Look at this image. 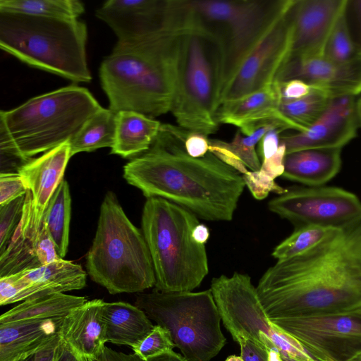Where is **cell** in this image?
<instances>
[{"label": "cell", "mask_w": 361, "mask_h": 361, "mask_svg": "<svg viewBox=\"0 0 361 361\" xmlns=\"http://www.w3.org/2000/svg\"><path fill=\"white\" fill-rule=\"evenodd\" d=\"M174 347L169 332L157 324L142 341L131 348L133 353L145 361L149 357L173 350Z\"/></svg>", "instance_id": "8d00e7d4"}, {"label": "cell", "mask_w": 361, "mask_h": 361, "mask_svg": "<svg viewBox=\"0 0 361 361\" xmlns=\"http://www.w3.org/2000/svg\"><path fill=\"white\" fill-rule=\"evenodd\" d=\"M57 345L50 347L36 354L30 359H29L27 361H53L55 349Z\"/></svg>", "instance_id": "f5cc1de1"}, {"label": "cell", "mask_w": 361, "mask_h": 361, "mask_svg": "<svg viewBox=\"0 0 361 361\" xmlns=\"http://www.w3.org/2000/svg\"><path fill=\"white\" fill-rule=\"evenodd\" d=\"M95 15L109 25L120 43L174 31L171 0H109Z\"/></svg>", "instance_id": "9a60e30c"}, {"label": "cell", "mask_w": 361, "mask_h": 361, "mask_svg": "<svg viewBox=\"0 0 361 361\" xmlns=\"http://www.w3.org/2000/svg\"><path fill=\"white\" fill-rule=\"evenodd\" d=\"M353 10L356 16L357 23V38L355 42L361 52V0L349 1Z\"/></svg>", "instance_id": "816d5d0a"}, {"label": "cell", "mask_w": 361, "mask_h": 361, "mask_svg": "<svg viewBox=\"0 0 361 361\" xmlns=\"http://www.w3.org/2000/svg\"><path fill=\"white\" fill-rule=\"evenodd\" d=\"M269 209L296 227L314 225L340 228L361 215V201L337 187H295L268 203Z\"/></svg>", "instance_id": "4fadbf2b"}, {"label": "cell", "mask_w": 361, "mask_h": 361, "mask_svg": "<svg viewBox=\"0 0 361 361\" xmlns=\"http://www.w3.org/2000/svg\"><path fill=\"white\" fill-rule=\"evenodd\" d=\"M331 97L324 92L312 88L310 92L296 100L282 101L279 110L292 123L298 132L310 127L322 114Z\"/></svg>", "instance_id": "1f68e13d"}, {"label": "cell", "mask_w": 361, "mask_h": 361, "mask_svg": "<svg viewBox=\"0 0 361 361\" xmlns=\"http://www.w3.org/2000/svg\"><path fill=\"white\" fill-rule=\"evenodd\" d=\"M117 112L101 107L70 140L71 157L82 152L111 147L115 140Z\"/></svg>", "instance_id": "f1b7e54d"}, {"label": "cell", "mask_w": 361, "mask_h": 361, "mask_svg": "<svg viewBox=\"0 0 361 361\" xmlns=\"http://www.w3.org/2000/svg\"><path fill=\"white\" fill-rule=\"evenodd\" d=\"M1 173H18L31 159L23 157L16 148L7 132L0 128Z\"/></svg>", "instance_id": "74e56055"}, {"label": "cell", "mask_w": 361, "mask_h": 361, "mask_svg": "<svg viewBox=\"0 0 361 361\" xmlns=\"http://www.w3.org/2000/svg\"><path fill=\"white\" fill-rule=\"evenodd\" d=\"M208 136L198 132L184 129L183 143L186 152L194 158L204 157L209 151Z\"/></svg>", "instance_id": "b9f144b4"}, {"label": "cell", "mask_w": 361, "mask_h": 361, "mask_svg": "<svg viewBox=\"0 0 361 361\" xmlns=\"http://www.w3.org/2000/svg\"><path fill=\"white\" fill-rule=\"evenodd\" d=\"M347 0H293L290 8L292 39L288 58L323 56L329 35Z\"/></svg>", "instance_id": "ac0fdd59"}, {"label": "cell", "mask_w": 361, "mask_h": 361, "mask_svg": "<svg viewBox=\"0 0 361 361\" xmlns=\"http://www.w3.org/2000/svg\"><path fill=\"white\" fill-rule=\"evenodd\" d=\"M135 305L166 329L188 361H210L226 343L211 289L199 292L139 293Z\"/></svg>", "instance_id": "9c48e42d"}, {"label": "cell", "mask_w": 361, "mask_h": 361, "mask_svg": "<svg viewBox=\"0 0 361 361\" xmlns=\"http://www.w3.org/2000/svg\"><path fill=\"white\" fill-rule=\"evenodd\" d=\"M82 296L57 293L23 301L0 317V324L12 322L64 317L84 304Z\"/></svg>", "instance_id": "83f0119b"}, {"label": "cell", "mask_w": 361, "mask_h": 361, "mask_svg": "<svg viewBox=\"0 0 361 361\" xmlns=\"http://www.w3.org/2000/svg\"><path fill=\"white\" fill-rule=\"evenodd\" d=\"M273 128H279V126L270 125L264 126L249 136L244 135L239 130L236 132L233 139L230 142L223 141L224 145L231 151L243 164L252 171L260 169L261 163L257 157L255 145L261 140L263 136Z\"/></svg>", "instance_id": "e575fe53"}, {"label": "cell", "mask_w": 361, "mask_h": 361, "mask_svg": "<svg viewBox=\"0 0 361 361\" xmlns=\"http://www.w3.org/2000/svg\"><path fill=\"white\" fill-rule=\"evenodd\" d=\"M0 11L56 20H76L85 12L78 0H0Z\"/></svg>", "instance_id": "4dcf8cb0"}, {"label": "cell", "mask_w": 361, "mask_h": 361, "mask_svg": "<svg viewBox=\"0 0 361 361\" xmlns=\"http://www.w3.org/2000/svg\"><path fill=\"white\" fill-rule=\"evenodd\" d=\"M102 106L85 87L70 85L0 111V128L27 159L70 141Z\"/></svg>", "instance_id": "ba28073f"}, {"label": "cell", "mask_w": 361, "mask_h": 361, "mask_svg": "<svg viewBox=\"0 0 361 361\" xmlns=\"http://www.w3.org/2000/svg\"><path fill=\"white\" fill-rule=\"evenodd\" d=\"M183 133L161 124L149 149L124 166V178L147 198L165 199L203 220L231 221L245 186L243 176L210 152L188 155Z\"/></svg>", "instance_id": "7a4b0ae2"}, {"label": "cell", "mask_w": 361, "mask_h": 361, "mask_svg": "<svg viewBox=\"0 0 361 361\" xmlns=\"http://www.w3.org/2000/svg\"><path fill=\"white\" fill-rule=\"evenodd\" d=\"M176 32V78L171 111L178 126L207 136L216 133L224 82L217 39L187 18Z\"/></svg>", "instance_id": "277c9868"}, {"label": "cell", "mask_w": 361, "mask_h": 361, "mask_svg": "<svg viewBox=\"0 0 361 361\" xmlns=\"http://www.w3.org/2000/svg\"><path fill=\"white\" fill-rule=\"evenodd\" d=\"M39 229L35 222L32 195L28 190L20 223L6 250L0 254V278L41 267L35 251Z\"/></svg>", "instance_id": "d4e9b609"}, {"label": "cell", "mask_w": 361, "mask_h": 361, "mask_svg": "<svg viewBox=\"0 0 361 361\" xmlns=\"http://www.w3.org/2000/svg\"><path fill=\"white\" fill-rule=\"evenodd\" d=\"M102 317L106 342L131 348L153 329L150 319L137 307L125 302L104 303Z\"/></svg>", "instance_id": "484cf974"}, {"label": "cell", "mask_w": 361, "mask_h": 361, "mask_svg": "<svg viewBox=\"0 0 361 361\" xmlns=\"http://www.w3.org/2000/svg\"><path fill=\"white\" fill-rule=\"evenodd\" d=\"M282 131L279 128H273L261 139L259 150L262 160L269 159L276 153L280 146V133Z\"/></svg>", "instance_id": "bcb514c9"}, {"label": "cell", "mask_w": 361, "mask_h": 361, "mask_svg": "<svg viewBox=\"0 0 361 361\" xmlns=\"http://www.w3.org/2000/svg\"><path fill=\"white\" fill-rule=\"evenodd\" d=\"M161 123L132 111L117 112L115 140L111 153L123 158H135L149 149Z\"/></svg>", "instance_id": "4316f807"}, {"label": "cell", "mask_w": 361, "mask_h": 361, "mask_svg": "<svg viewBox=\"0 0 361 361\" xmlns=\"http://www.w3.org/2000/svg\"><path fill=\"white\" fill-rule=\"evenodd\" d=\"M341 149H307L286 154L283 177L307 186H322L341 167Z\"/></svg>", "instance_id": "cb8c5ba5"}, {"label": "cell", "mask_w": 361, "mask_h": 361, "mask_svg": "<svg viewBox=\"0 0 361 361\" xmlns=\"http://www.w3.org/2000/svg\"><path fill=\"white\" fill-rule=\"evenodd\" d=\"M346 12L347 9L335 23L328 38L323 55L326 59L338 63L349 61L361 55L355 39L351 35Z\"/></svg>", "instance_id": "836d02e7"}, {"label": "cell", "mask_w": 361, "mask_h": 361, "mask_svg": "<svg viewBox=\"0 0 361 361\" xmlns=\"http://www.w3.org/2000/svg\"><path fill=\"white\" fill-rule=\"evenodd\" d=\"M281 102L293 101L307 95L312 87L302 80L293 79L279 82Z\"/></svg>", "instance_id": "f6af8a7d"}, {"label": "cell", "mask_w": 361, "mask_h": 361, "mask_svg": "<svg viewBox=\"0 0 361 361\" xmlns=\"http://www.w3.org/2000/svg\"><path fill=\"white\" fill-rule=\"evenodd\" d=\"M298 79L331 98L361 93V55L349 61L338 63L324 56L290 58L279 70V82Z\"/></svg>", "instance_id": "d6986e66"}, {"label": "cell", "mask_w": 361, "mask_h": 361, "mask_svg": "<svg viewBox=\"0 0 361 361\" xmlns=\"http://www.w3.org/2000/svg\"><path fill=\"white\" fill-rule=\"evenodd\" d=\"M359 127L355 97H334L310 127L281 136L280 142L286 154L307 149H342L356 136Z\"/></svg>", "instance_id": "e0dca14e"}, {"label": "cell", "mask_w": 361, "mask_h": 361, "mask_svg": "<svg viewBox=\"0 0 361 361\" xmlns=\"http://www.w3.org/2000/svg\"><path fill=\"white\" fill-rule=\"evenodd\" d=\"M280 84L277 81L240 99L220 105L216 120L219 123L235 126L246 136L266 126H277L284 130L294 125L281 113Z\"/></svg>", "instance_id": "ffe728a7"}, {"label": "cell", "mask_w": 361, "mask_h": 361, "mask_svg": "<svg viewBox=\"0 0 361 361\" xmlns=\"http://www.w3.org/2000/svg\"><path fill=\"white\" fill-rule=\"evenodd\" d=\"M286 156V146L280 142V146L276 153L269 159L262 160L259 170L271 179L275 180L277 177L283 174Z\"/></svg>", "instance_id": "7bdbcfd3"}, {"label": "cell", "mask_w": 361, "mask_h": 361, "mask_svg": "<svg viewBox=\"0 0 361 361\" xmlns=\"http://www.w3.org/2000/svg\"><path fill=\"white\" fill-rule=\"evenodd\" d=\"M292 1L183 0L187 18L211 32L221 45L223 88Z\"/></svg>", "instance_id": "30bf717a"}, {"label": "cell", "mask_w": 361, "mask_h": 361, "mask_svg": "<svg viewBox=\"0 0 361 361\" xmlns=\"http://www.w3.org/2000/svg\"><path fill=\"white\" fill-rule=\"evenodd\" d=\"M176 32L117 42L99 68L109 109L154 118L171 111L176 78Z\"/></svg>", "instance_id": "3957f363"}, {"label": "cell", "mask_w": 361, "mask_h": 361, "mask_svg": "<svg viewBox=\"0 0 361 361\" xmlns=\"http://www.w3.org/2000/svg\"><path fill=\"white\" fill-rule=\"evenodd\" d=\"M28 189L18 173L0 174V205L25 195Z\"/></svg>", "instance_id": "ab89813d"}, {"label": "cell", "mask_w": 361, "mask_h": 361, "mask_svg": "<svg viewBox=\"0 0 361 361\" xmlns=\"http://www.w3.org/2000/svg\"><path fill=\"white\" fill-rule=\"evenodd\" d=\"M357 116L359 126L361 128V97L357 99Z\"/></svg>", "instance_id": "db71d44e"}, {"label": "cell", "mask_w": 361, "mask_h": 361, "mask_svg": "<svg viewBox=\"0 0 361 361\" xmlns=\"http://www.w3.org/2000/svg\"><path fill=\"white\" fill-rule=\"evenodd\" d=\"M25 195L7 204L0 205V254L6 250L20 223Z\"/></svg>", "instance_id": "d590c367"}, {"label": "cell", "mask_w": 361, "mask_h": 361, "mask_svg": "<svg viewBox=\"0 0 361 361\" xmlns=\"http://www.w3.org/2000/svg\"><path fill=\"white\" fill-rule=\"evenodd\" d=\"M63 318L0 324V361H27L57 345Z\"/></svg>", "instance_id": "7402d4cb"}, {"label": "cell", "mask_w": 361, "mask_h": 361, "mask_svg": "<svg viewBox=\"0 0 361 361\" xmlns=\"http://www.w3.org/2000/svg\"><path fill=\"white\" fill-rule=\"evenodd\" d=\"M242 176L245 186H247L252 196L258 200L265 199L271 192L281 195L287 190V189L276 184L275 180L271 179L259 170L256 171H248Z\"/></svg>", "instance_id": "f35d334b"}, {"label": "cell", "mask_w": 361, "mask_h": 361, "mask_svg": "<svg viewBox=\"0 0 361 361\" xmlns=\"http://www.w3.org/2000/svg\"><path fill=\"white\" fill-rule=\"evenodd\" d=\"M291 4L271 25L225 85L220 105L257 92L275 81L290 55Z\"/></svg>", "instance_id": "5bb4252c"}, {"label": "cell", "mask_w": 361, "mask_h": 361, "mask_svg": "<svg viewBox=\"0 0 361 361\" xmlns=\"http://www.w3.org/2000/svg\"><path fill=\"white\" fill-rule=\"evenodd\" d=\"M145 361H188L183 355L173 350L163 353Z\"/></svg>", "instance_id": "f907efd6"}, {"label": "cell", "mask_w": 361, "mask_h": 361, "mask_svg": "<svg viewBox=\"0 0 361 361\" xmlns=\"http://www.w3.org/2000/svg\"><path fill=\"white\" fill-rule=\"evenodd\" d=\"M269 320L317 361H353L361 355V308Z\"/></svg>", "instance_id": "7c38bea8"}, {"label": "cell", "mask_w": 361, "mask_h": 361, "mask_svg": "<svg viewBox=\"0 0 361 361\" xmlns=\"http://www.w3.org/2000/svg\"><path fill=\"white\" fill-rule=\"evenodd\" d=\"M210 289L221 321L234 341L245 337L268 352L277 350L281 356L294 361H317L296 339L269 320L249 275H221L212 280Z\"/></svg>", "instance_id": "8fae6325"}, {"label": "cell", "mask_w": 361, "mask_h": 361, "mask_svg": "<svg viewBox=\"0 0 361 361\" xmlns=\"http://www.w3.org/2000/svg\"><path fill=\"white\" fill-rule=\"evenodd\" d=\"M87 274L78 264L60 258L50 264L0 278V305L80 290Z\"/></svg>", "instance_id": "2e32d148"}, {"label": "cell", "mask_w": 361, "mask_h": 361, "mask_svg": "<svg viewBox=\"0 0 361 361\" xmlns=\"http://www.w3.org/2000/svg\"><path fill=\"white\" fill-rule=\"evenodd\" d=\"M269 319L361 308V215L268 268L256 287Z\"/></svg>", "instance_id": "6da1fadb"}, {"label": "cell", "mask_w": 361, "mask_h": 361, "mask_svg": "<svg viewBox=\"0 0 361 361\" xmlns=\"http://www.w3.org/2000/svg\"><path fill=\"white\" fill-rule=\"evenodd\" d=\"M102 299L87 300L63 318L59 337L78 361L97 360L107 343Z\"/></svg>", "instance_id": "44dd1931"}, {"label": "cell", "mask_w": 361, "mask_h": 361, "mask_svg": "<svg viewBox=\"0 0 361 361\" xmlns=\"http://www.w3.org/2000/svg\"><path fill=\"white\" fill-rule=\"evenodd\" d=\"M240 348L244 361H268V350L252 339L239 337L235 341Z\"/></svg>", "instance_id": "ee69618b"}, {"label": "cell", "mask_w": 361, "mask_h": 361, "mask_svg": "<svg viewBox=\"0 0 361 361\" xmlns=\"http://www.w3.org/2000/svg\"><path fill=\"white\" fill-rule=\"evenodd\" d=\"M87 29L79 19L56 20L0 11V47L23 63L75 82H89Z\"/></svg>", "instance_id": "8992f818"}, {"label": "cell", "mask_w": 361, "mask_h": 361, "mask_svg": "<svg viewBox=\"0 0 361 361\" xmlns=\"http://www.w3.org/2000/svg\"><path fill=\"white\" fill-rule=\"evenodd\" d=\"M209 230L208 227L203 224L199 223L192 231L193 239L200 244L204 245L209 237Z\"/></svg>", "instance_id": "681fc988"}, {"label": "cell", "mask_w": 361, "mask_h": 361, "mask_svg": "<svg viewBox=\"0 0 361 361\" xmlns=\"http://www.w3.org/2000/svg\"><path fill=\"white\" fill-rule=\"evenodd\" d=\"M71 197L69 186L63 180L50 199L42 219L61 258L66 256L69 243Z\"/></svg>", "instance_id": "f546056e"}, {"label": "cell", "mask_w": 361, "mask_h": 361, "mask_svg": "<svg viewBox=\"0 0 361 361\" xmlns=\"http://www.w3.org/2000/svg\"><path fill=\"white\" fill-rule=\"evenodd\" d=\"M71 157L70 141H67L40 157L32 159L18 171L32 195L34 219L37 228H41L50 199L63 180Z\"/></svg>", "instance_id": "603a6c76"}, {"label": "cell", "mask_w": 361, "mask_h": 361, "mask_svg": "<svg viewBox=\"0 0 361 361\" xmlns=\"http://www.w3.org/2000/svg\"><path fill=\"white\" fill-rule=\"evenodd\" d=\"M35 251L40 266L50 264L61 258L57 253L54 241L43 224L38 234Z\"/></svg>", "instance_id": "60d3db41"}, {"label": "cell", "mask_w": 361, "mask_h": 361, "mask_svg": "<svg viewBox=\"0 0 361 361\" xmlns=\"http://www.w3.org/2000/svg\"><path fill=\"white\" fill-rule=\"evenodd\" d=\"M281 357H282V361H294V360H293L290 358L286 357L281 356Z\"/></svg>", "instance_id": "9f6ffc18"}, {"label": "cell", "mask_w": 361, "mask_h": 361, "mask_svg": "<svg viewBox=\"0 0 361 361\" xmlns=\"http://www.w3.org/2000/svg\"><path fill=\"white\" fill-rule=\"evenodd\" d=\"M97 361H144L135 353L126 354L105 346Z\"/></svg>", "instance_id": "7dc6e473"}, {"label": "cell", "mask_w": 361, "mask_h": 361, "mask_svg": "<svg viewBox=\"0 0 361 361\" xmlns=\"http://www.w3.org/2000/svg\"><path fill=\"white\" fill-rule=\"evenodd\" d=\"M199 223L195 214L175 203L157 197L147 199L142 230L154 267L155 290L192 291L208 274L205 245L192 235Z\"/></svg>", "instance_id": "5b68a950"}, {"label": "cell", "mask_w": 361, "mask_h": 361, "mask_svg": "<svg viewBox=\"0 0 361 361\" xmlns=\"http://www.w3.org/2000/svg\"><path fill=\"white\" fill-rule=\"evenodd\" d=\"M86 268L92 280L110 294L139 293L155 286L154 267L143 233L130 221L111 191L100 207Z\"/></svg>", "instance_id": "52a82bcc"}, {"label": "cell", "mask_w": 361, "mask_h": 361, "mask_svg": "<svg viewBox=\"0 0 361 361\" xmlns=\"http://www.w3.org/2000/svg\"><path fill=\"white\" fill-rule=\"evenodd\" d=\"M225 361H244L240 355H231Z\"/></svg>", "instance_id": "11a10c76"}, {"label": "cell", "mask_w": 361, "mask_h": 361, "mask_svg": "<svg viewBox=\"0 0 361 361\" xmlns=\"http://www.w3.org/2000/svg\"><path fill=\"white\" fill-rule=\"evenodd\" d=\"M353 361H361V355L359 356L357 358H356L355 360H354Z\"/></svg>", "instance_id": "6f0895ef"}, {"label": "cell", "mask_w": 361, "mask_h": 361, "mask_svg": "<svg viewBox=\"0 0 361 361\" xmlns=\"http://www.w3.org/2000/svg\"><path fill=\"white\" fill-rule=\"evenodd\" d=\"M53 361H78L67 347L59 340L55 349Z\"/></svg>", "instance_id": "c3c4849f"}, {"label": "cell", "mask_w": 361, "mask_h": 361, "mask_svg": "<svg viewBox=\"0 0 361 361\" xmlns=\"http://www.w3.org/2000/svg\"><path fill=\"white\" fill-rule=\"evenodd\" d=\"M81 361H97V360H85Z\"/></svg>", "instance_id": "680465c9"}, {"label": "cell", "mask_w": 361, "mask_h": 361, "mask_svg": "<svg viewBox=\"0 0 361 361\" xmlns=\"http://www.w3.org/2000/svg\"><path fill=\"white\" fill-rule=\"evenodd\" d=\"M333 229L314 225L298 226L274 249L271 255L277 260L300 255L324 240Z\"/></svg>", "instance_id": "d6a6232c"}]
</instances>
